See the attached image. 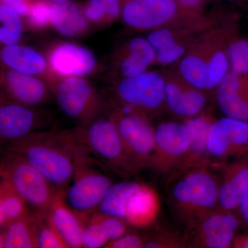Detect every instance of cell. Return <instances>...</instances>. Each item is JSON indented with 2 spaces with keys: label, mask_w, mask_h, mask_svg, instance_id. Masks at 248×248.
<instances>
[{
  "label": "cell",
  "mask_w": 248,
  "mask_h": 248,
  "mask_svg": "<svg viewBox=\"0 0 248 248\" xmlns=\"http://www.w3.org/2000/svg\"><path fill=\"white\" fill-rule=\"evenodd\" d=\"M6 150L32 164L58 190L74 174V147L65 134L32 133L5 144Z\"/></svg>",
  "instance_id": "obj_1"
},
{
  "label": "cell",
  "mask_w": 248,
  "mask_h": 248,
  "mask_svg": "<svg viewBox=\"0 0 248 248\" xmlns=\"http://www.w3.org/2000/svg\"><path fill=\"white\" fill-rule=\"evenodd\" d=\"M100 213L117 217L137 227L154 221L159 202L151 187L136 182L112 184L99 207Z\"/></svg>",
  "instance_id": "obj_2"
},
{
  "label": "cell",
  "mask_w": 248,
  "mask_h": 248,
  "mask_svg": "<svg viewBox=\"0 0 248 248\" xmlns=\"http://www.w3.org/2000/svg\"><path fill=\"white\" fill-rule=\"evenodd\" d=\"M1 179L9 183L35 213L47 215L58 189L32 164L6 151L1 159Z\"/></svg>",
  "instance_id": "obj_3"
},
{
  "label": "cell",
  "mask_w": 248,
  "mask_h": 248,
  "mask_svg": "<svg viewBox=\"0 0 248 248\" xmlns=\"http://www.w3.org/2000/svg\"><path fill=\"white\" fill-rule=\"evenodd\" d=\"M74 147L75 170L72 185L65 197L68 205L79 215L88 214L99 208L111 186L110 178L91 167L86 152Z\"/></svg>",
  "instance_id": "obj_4"
},
{
  "label": "cell",
  "mask_w": 248,
  "mask_h": 248,
  "mask_svg": "<svg viewBox=\"0 0 248 248\" xmlns=\"http://www.w3.org/2000/svg\"><path fill=\"white\" fill-rule=\"evenodd\" d=\"M65 135L75 146L92 153L108 164L120 165L127 156L114 119H98Z\"/></svg>",
  "instance_id": "obj_5"
},
{
  "label": "cell",
  "mask_w": 248,
  "mask_h": 248,
  "mask_svg": "<svg viewBox=\"0 0 248 248\" xmlns=\"http://www.w3.org/2000/svg\"><path fill=\"white\" fill-rule=\"evenodd\" d=\"M179 7L176 0H124L121 16L128 27L155 29L172 20Z\"/></svg>",
  "instance_id": "obj_6"
},
{
  "label": "cell",
  "mask_w": 248,
  "mask_h": 248,
  "mask_svg": "<svg viewBox=\"0 0 248 248\" xmlns=\"http://www.w3.org/2000/svg\"><path fill=\"white\" fill-rule=\"evenodd\" d=\"M166 83L154 72L125 78L117 86V94L125 104L146 110L157 108L165 101Z\"/></svg>",
  "instance_id": "obj_7"
},
{
  "label": "cell",
  "mask_w": 248,
  "mask_h": 248,
  "mask_svg": "<svg viewBox=\"0 0 248 248\" xmlns=\"http://www.w3.org/2000/svg\"><path fill=\"white\" fill-rule=\"evenodd\" d=\"M218 191L216 181L210 174L195 171L176 184L173 196L184 206L208 210L214 208L218 202Z\"/></svg>",
  "instance_id": "obj_8"
},
{
  "label": "cell",
  "mask_w": 248,
  "mask_h": 248,
  "mask_svg": "<svg viewBox=\"0 0 248 248\" xmlns=\"http://www.w3.org/2000/svg\"><path fill=\"white\" fill-rule=\"evenodd\" d=\"M55 99L60 110L74 119L86 118L97 102L92 86L81 77H68L59 83Z\"/></svg>",
  "instance_id": "obj_9"
},
{
  "label": "cell",
  "mask_w": 248,
  "mask_h": 248,
  "mask_svg": "<svg viewBox=\"0 0 248 248\" xmlns=\"http://www.w3.org/2000/svg\"><path fill=\"white\" fill-rule=\"evenodd\" d=\"M127 156L145 159L156 149L155 130L141 116L130 114L114 119Z\"/></svg>",
  "instance_id": "obj_10"
},
{
  "label": "cell",
  "mask_w": 248,
  "mask_h": 248,
  "mask_svg": "<svg viewBox=\"0 0 248 248\" xmlns=\"http://www.w3.org/2000/svg\"><path fill=\"white\" fill-rule=\"evenodd\" d=\"M51 68L58 74L83 77L91 74L97 60L90 49L73 43H63L54 48L50 57Z\"/></svg>",
  "instance_id": "obj_11"
},
{
  "label": "cell",
  "mask_w": 248,
  "mask_h": 248,
  "mask_svg": "<svg viewBox=\"0 0 248 248\" xmlns=\"http://www.w3.org/2000/svg\"><path fill=\"white\" fill-rule=\"evenodd\" d=\"M37 115L29 106L4 103L0 107V138L6 144L32 133L37 125Z\"/></svg>",
  "instance_id": "obj_12"
},
{
  "label": "cell",
  "mask_w": 248,
  "mask_h": 248,
  "mask_svg": "<svg viewBox=\"0 0 248 248\" xmlns=\"http://www.w3.org/2000/svg\"><path fill=\"white\" fill-rule=\"evenodd\" d=\"M63 190H58L48 213L49 219L68 248H83L84 224L81 217L63 203Z\"/></svg>",
  "instance_id": "obj_13"
},
{
  "label": "cell",
  "mask_w": 248,
  "mask_h": 248,
  "mask_svg": "<svg viewBox=\"0 0 248 248\" xmlns=\"http://www.w3.org/2000/svg\"><path fill=\"white\" fill-rule=\"evenodd\" d=\"M239 75L230 71L218 84L217 102L226 117L248 121V93Z\"/></svg>",
  "instance_id": "obj_14"
},
{
  "label": "cell",
  "mask_w": 248,
  "mask_h": 248,
  "mask_svg": "<svg viewBox=\"0 0 248 248\" xmlns=\"http://www.w3.org/2000/svg\"><path fill=\"white\" fill-rule=\"evenodd\" d=\"M4 84L9 95L19 104L32 107L46 99V87L35 76L10 69L5 73Z\"/></svg>",
  "instance_id": "obj_15"
},
{
  "label": "cell",
  "mask_w": 248,
  "mask_h": 248,
  "mask_svg": "<svg viewBox=\"0 0 248 248\" xmlns=\"http://www.w3.org/2000/svg\"><path fill=\"white\" fill-rule=\"evenodd\" d=\"M1 62L9 69L29 76H37L46 68L45 59L37 50L26 46H4L0 53Z\"/></svg>",
  "instance_id": "obj_16"
},
{
  "label": "cell",
  "mask_w": 248,
  "mask_h": 248,
  "mask_svg": "<svg viewBox=\"0 0 248 248\" xmlns=\"http://www.w3.org/2000/svg\"><path fill=\"white\" fill-rule=\"evenodd\" d=\"M155 142L157 152L164 156L179 157L188 153L190 140L185 124L168 122L155 130Z\"/></svg>",
  "instance_id": "obj_17"
},
{
  "label": "cell",
  "mask_w": 248,
  "mask_h": 248,
  "mask_svg": "<svg viewBox=\"0 0 248 248\" xmlns=\"http://www.w3.org/2000/svg\"><path fill=\"white\" fill-rule=\"evenodd\" d=\"M239 226L237 218L231 213L217 214L203 222L202 232L207 247L227 248L232 244Z\"/></svg>",
  "instance_id": "obj_18"
},
{
  "label": "cell",
  "mask_w": 248,
  "mask_h": 248,
  "mask_svg": "<svg viewBox=\"0 0 248 248\" xmlns=\"http://www.w3.org/2000/svg\"><path fill=\"white\" fill-rule=\"evenodd\" d=\"M165 101L174 114L189 117L197 115L206 103L200 90L195 88L184 90L175 83L166 84Z\"/></svg>",
  "instance_id": "obj_19"
},
{
  "label": "cell",
  "mask_w": 248,
  "mask_h": 248,
  "mask_svg": "<svg viewBox=\"0 0 248 248\" xmlns=\"http://www.w3.org/2000/svg\"><path fill=\"white\" fill-rule=\"evenodd\" d=\"M88 22L83 10L76 4L52 3L51 25L60 35L76 37L82 35L88 29Z\"/></svg>",
  "instance_id": "obj_20"
},
{
  "label": "cell",
  "mask_w": 248,
  "mask_h": 248,
  "mask_svg": "<svg viewBox=\"0 0 248 248\" xmlns=\"http://www.w3.org/2000/svg\"><path fill=\"white\" fill-rule=\"evenodd\" d=\"M0 248H37L35 213L33 215L27 214L1 228Z\"/></svg>",
  "instance_id": "obj_21"
},
{
  "label": "cell",
  "mask_w": 248,
  "mask_h": 248,
  "mask_svg": "<svg viewBox=\"0 0 248 248\" xmlns=\"http://www.w3.org/2000/svg\"><path fill=\"white\" fill-rule=\"evenodd\" d=\"M128 53L120 63V71L125 78H135L146 73L156 60L151 43L143 37H135L129 44Z\"/></svg>",
  "instance_id": "obj_22"
},
{
  "label": "cell",
  "mask_w": 248,
  "mask_h": 248,
  "mask_svg": "<svg viewBox=\"0 0 248 248\" xmlns=\"http://www.w3.org/2000/svg\"><path fill=\"white\" fill-rule=\"evenodd\" d=\"M248 189V167L241 166L235 169L219 187L218 202L222 208L232 210L238 208Z\"/></svg>",
  "instance_id": "obj_23"
},
{
  "label": "cell",
  "mask_w": 248,
  "mask_h": 248,
  "mask_svg": "<svg viewBox=\"0 0 248 248\" xmlns=\"http://www.w3.org/2000/svg\"><path fill=\"white\" fill-rule=\"evenodd\" d=\"M156 53V60L161 64L174 63L185 53V48L177 43L170 31L166 29H155L148 35Z\"/></svg>",
  "instance_id": "obj_24"
},
{
  "label": "cell",
  "mask_w": 248,
  "mask_h": 248,
  "mask_svg": "<svg viewBox=\"0 0 248 248\" xmlns=\"http://www.w3.org/2000/svg\"><path fill=\"white\" fill-rule=\"evenodd\" d=\"M27 203L9 182L1 179L0 184V226L4 228L27 215Z\"/></svg>",
  "instance_id": "obj_25"
},
{
  "label": "cell",
  "mask_w": 248,
  "mask_h": 248,
  "mask_svg": "<svg viewBox=\"0 0 248 248\" xmlns=\"http://www.w3.org/2000/svg\"><path fill=\"white\" fill-rule=\"evenodd\" d=\"M214 124L220 138L229 148L231 153L248 148V121L226 117Z\"/></svg>",
  "instance_id": "obj_26"
},
{
  "label": "cell",
  "mask_w": 248,
  "mask_h": 248,
  "mask_svg": "<svg viewBox=\"0 0 248 248\" xmlns=\"http://www.w3.org/2000/svg\"><path fill=\"white\" fill-rule=\"evenodd\" d=\"M179 71L192 88L209 89L208 62L200 57L194 55L185 57L179 65Z\"/></svg>",
  "instance_id": "obj_27"
},
{
  "label": "cell",
  "mask_w": 248,
  "mask_h": 248,
  "mask_svg": "<svg viewBox=\"0 0 248 248\" xmlns=\"http://www.w3.org/2000/svg\"><path fill=\"white\" fill-rule=\"evenodd\" d=\"M211 122L203 117H194L186 121L185 124L189 140L190 148L188 153L192 156L200 157L208 153L207 143Z\"/></svg>",
  "instance_id": "obj_28"
},
{
  "label": "cell",
  "mask_w": 248,
  "mask_h": 248,
  "mask_svg": "<svg viewBox=\"0 0 248 248\" xmlns=\"http://www.w3.org/2000/svg\"><path fill=\"white\" fill-rule=\"evenodd\" d=\"M19 15L17 11L7 6H0V41L4 46L17 45L22 37L23 29Z\"/></svg>",
  "instance_id": "obj_29"
},
{
  "label": "cell",
  "mask_w": 248,
  "mask_h": 248,
  "mask_svg": "<svg viewBox=\"0 0 248 248\" xmlns=\"http://www.w3.org/2000/svg\"><path fill=\"white\" fill-rule=\"evenodd\" d=\"M122 0H89L83 9L89 22L112 21L122 14Z\"/></svg>",
  "instance_id": "obj_30"
},
{
  "label": "cell",
  "mask_w": 248,
  "mask_h": 248,
  "mask_svg": "<svg viewBox=\"0 0 248 248\" xmlns=\"http://www.w3.org/2000/svg\"><path fill=\"white\" fill-rule=\"evenodd\" d=\"M36 239L37 247L40 248H68L62 239L51 221L49 219L48 214L35 213Z\"/></svg>",
  "instance_id": "obj_31"
},
{
  "label": "cell",
  "mask_w": 248,
  "mask_h": 248,
  "mask_svg": "<svg viewBox=\"0 0 248 248\" xmlns=\"http://www.w3.org/2000/svg\"><path fill=\"white\" fill-rule=\"evenodd\" d=\"M227 57L231 71L239 76L248 75V42L235 40L227 48Z\"/></svg>",
  "instance_id": "obj_32"
},
{
  "label": "cell",
  "mask_w": 248,
  "mask_h": 248,
  "mask_svg": "<svg viewBox=\"0 0 248 248\" xmlns=\"http://www.w3.org/2000/svg\"><path fill=\"white\" fill-rule=\"evenodd\" d=\"M207 62L210 89L217 87L229 73L230 63L226 53L222 51L214 53Z\"/></svg>",
  "instance_id": "obj_33"
},
{
  "label": "cell",
  "mask_w": 248,
  "mask_h": 248,
  "mask_svg": "<svg viewBox=\"0 0 248 248\" xmlns=\"http://www.w3.org/2000/svg\"><path fill=\"white\" fill-rule=\"evenodd\" d=\"M27 16L31 27L45 29L51 24L52 4L46 0L31 1Z\"/></svg>",
  "instance_id": "obj_34"
},
{
  "label": "cell",
  "mask_w": 248,
  "mask_h": 248,
  "mask_svg": "<svg viewBox=\"0 0 248 248\" xmlns=\"http://www.w3.org/2000/svg\"><path fill=\"white\" fill-rule=\"evenodd\" d=\"M105 233L97 220L91 217L89 223L84 226L82 235V246L86 248H105L108 244Z\"/></svg>",
  "instance_id": "obj_35"
},
{
  "label": "cell",
  "mask_w": 248,
  "mask_h": 248,
  "mask_svg": "<svg viewBox=\"0 0 248 248\" xmlns=\"http://www.w3.org/2000/svg\"><path fill=\"white\" fill-rule=\"evenodd\" d=\"M93 216L102 226L109 242L126 233V228L123 220L102 213L94 214Z\"/></svg>",
  "instance_id": "obj_36"
},
{
  "label": "cell",
  "mask_w": 248,
  "mask_h": 248,
  "mask_svg": "<svg viewBox=\"0 0 248 248\" xmlns=\"http://www.w3.org/2000/svg\"><path fill=\"white\" fill-rule=\"evenodd\" d=\"M143 241L135 234H124L118 239L110 241L106 246L108 248H140L143 247Z\"/></svg>",
  "instance_id": "obj_37"
},
{
  "label": "cell",
  "mask_w": 248,
  "mask_h": 248,
  "mask_svg": "<svg viewBox=\"0 0 248 248\" xmlns=\"http://www.w3.org/2000/svg\"><path fill=\"white\" fill-rule=\"evenodd\" d=\"M30 3L29 0H1V4L12 8L20 16H27L29 14Z\"/></svg>",
  "instance_id": "obj_38"
},
{
  "label": "cell",
  "mask_w": 248,
  "mask_h": 248,
  "mask_svg": "<svg viewBox=\"0 0 248 248\" xmlns=\"http://www.w3.org/2000/svg\"><path fill=\"white\" fill-rule=\"evenodd\" d=\"M178 4L186 9H198L203 5L205 0H176Z\"/></svg>",
  "instance_id": "obj_39"
},
{
  "label": "cell",
  "mask_w": 248,
  "mask_h": 248,
  "mask_svg": "<svg viewBox=\"0 0 248 248\" xmlns=\"http://www.w3.org/2000/svg\"><path fill=\"white\" fill-rule=\"evenodd\" d=\"M239 207L241 217L248 223V189Z\"/></svg>",
  "instance_id": "obj_40"
},
{
  "label": "cell",
  "mask_w": 248,
  "mask_h": 248,
  "mask_svg": "<svg viewBox=\"0 0 248 248\" xmlns=\"http://www.w3.org/2000/svg\"><path fill=\"white\" fill-rule=\"evenodd\" d=\"M236 247L248 248V236L240 238L236 242Z\"/></svg>",
  "instance_id": "obj_41"
},
{
  "label": "cell",
  "mask_w": 248,
  "mask_h": 248,
  "mask_svg": "<svg viewBox=\"0 0 248 248\" xmlns=\"http://www.w3.org/2000/svg\"><path fill=\"white\" fill-rule=\"evenodd\" d=\"M53 4H64V3L68 2L70 0H50Z\"/></svg>",
  "instance_id": "obj_42"
},
{
  "label": "cell",
  "mask_w": 248,
  "mask_h": 248,
  "mask_svg": "<svg viewBox=\"0 0 248 248\" xmlns=\"http://www.w3.org/2000/svg\"><path fill=\"white\" fill-rule=\"evenodd\" d=\"M228 1H234V0H228Z\"/></svg>",
  "instance_id": "obj_43"
}]
</instances>
